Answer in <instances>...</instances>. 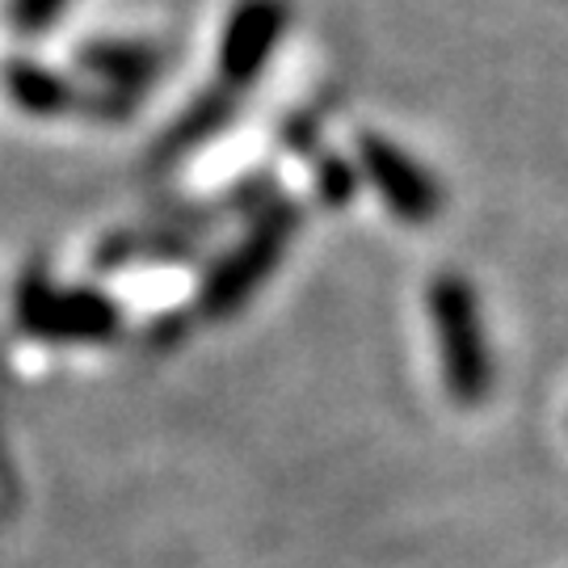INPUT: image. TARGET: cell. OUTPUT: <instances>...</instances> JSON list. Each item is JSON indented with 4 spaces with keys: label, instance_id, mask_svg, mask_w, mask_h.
Listing matches in <instances>:
<instances>
[{
    "label": "cell",
    "instance_id": "2",
    "mask_svg": "<svg viewBox=\"0 0 568 568\" xmlns=\"http://www.w3.org/2000/svg\"><path fill=\"white\" fill-rule=\"evenodd\" d=\"M295 232H300V206L291 203V199H283V194L265 206V211H257L248 220V232L206 274L203 283L206 316H232L274 274V265L283 262L286 244H291Z\"/></svg>",
    "mask_w": 568,
    "mask_h": 568
},
{
    "label": "cell",
    "instance_id": "8",
    "mask_svg": "<svg viewBox=\"0 0 568 568\" xmlns=\"http://www.w3.org/2000/svg\"><path fill=\"white\" fill-rule=\"evenodd\" d=\"M241 98L244 93H236V89H227V84H220V81L211 84V89H203V93L161 131L152 164H156V169H169V164L194 156L203 143L220 140L227 126L241 119Z\"/></svg>",
    "mask_w": 568,
    "mask_h": 568
},
{
    "label": "cell",
    "instance_id": "6",
    "mask_svg": "<svg viewBox=\"0 0 568 568\" xmlns=\"http://www.w3.org/2000/svg\"><path fill=\"white\" fill-rule=\"evenodd\" d=\"M77 68L84 84L143 102V93H152V84L169 72V47L148 39H93L77 51Z\"/></svg>",
    "mask_w": 568,
    "mask_h": 568
},
{
    "label": "cell",
    "instance_id": "1",
    "mask_svg": "<svg viewBox=\"0 0 568 568\" xmlns=\"http://www.w3.org/2000/svg\"><path fill=\"white\" fill-rule=\"evenodd\" d=\"M429 325L443 354V375L455 405H485L493 387V358H488L480 300L464 274H438L429 283Z\"/></svg>",
    "mask_w": 568,
    "mask_h": 568
},
{
    "label": "cell",
    "instance_id": "7",
    "mask_svg": "<svg viewBox=\"0 0 568 568\" xmlns=\"http://www.w3.org/2000/svg\"><path fill=\"white\" fill-rule=\"evenodd\" d=\"M21 316L47 337H105L114 328V304L98 291H51L30 278L21 291Z\"/></svg>",
    "mask_w": 568,
    "mask_h": 568
},
{
    "label": "cell",
    "instance_id": "3",
    "mask_svg": "<svg viewBox=\"0 0 568 568\" xmlns=\"http://www.w3.org/2000/svg\"><path fill=\"white\" fill-rule=\"evenodd\" d=\"M0 89L4 98L34 114V119H60V114H81L89 122H126L140 102H126L119 93H105L98 84L68 81L60 72L42 68L34 60H4L0 63Z\"/></svg>",
    "mask_w": 568,
    "mask_h": 568
},
{
    "label": "cell",
    "instance_id": "4",
    "mask_svg": "<svg viewBox=\"0 0 568 568\" xmlns=\"http://www.w3.org/2000/svg\"><path fill=\"white\" fill-rule=\"evenodd\" d=\"M354 152H358V173L375 185V194L400 224L426 227L438 220L447 194H443V182L417 156H408L400 143H392L379 131H363Z\"/></svg>",
    "mask_w": 568,
    "mask_h": 568
},
{
    "label": "cell",
    "instance_id": "5",
    "mask_svg": "<svg viewBox=\"0 0 568 568\" xmlns=\"http://www.w3.org/2000/svg\"><path fill=\"white\" fill-rule=\"evenodd\" d=\"M291 26L286 0H236L220 34V84L244 93L257 84Z\"/></svg>",
    "mask_w": 568,
    "mask_h": 568
},
{
    "label": "cell",
    "instance_id": "10",
    "mask_svg": "<svg viewBox=\"0 0 568 568\" xmlns=\"http://www.w3.org/2000/svg\"><path fill=\"white\" fill-rule=\"evenodd\" d=\"M63 9H68V0H9V26L26 39H34L60 21Z\"/></svg>",
    "mask_w": 568,
    "mask_h": 568
},
{
    "label": "cell",
    "instance_id": "9",
    "mask_svg": "<svg viewBox=\"0 0 568 568\" xmlns=\"http://www.w3.org/2000/svg\"><path fill=\"white\" fill-rule=\"evenodd\" d=\"M316 194L325 206H345L358 194V164H349L337 152H321L316 156Z\"/></svg>",
    "mask_w": 568,
    "mask_h": 568
}]
</instances>
